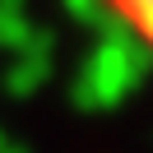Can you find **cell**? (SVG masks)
<instances>
[{"label": "cell", "instance_id": "cell-1", "mask_svg": "<svg viewBox=\"0 0 153 153\" xmlns=\"http://www.w3.org/2000/svg\"><path fill=\"white\" fill-rule=\"evenodd\" d=\"M102 10L153 56V0H102Z\"/></svg>", "mask_w": 153, "mask_h": 153}]
</instances>
